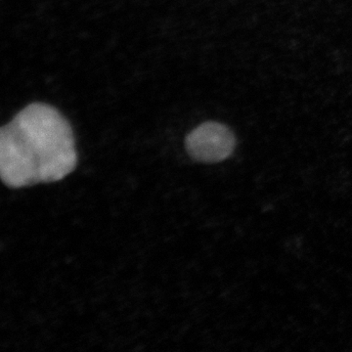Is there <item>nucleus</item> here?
Listing matches in <instances>:
<instances>
[{"label": "nucleus", "mask_w": 352, "mask_h": 352, "mask_svg": "<svg viewBox=\"0 0 352 352\" xmlns=\"http://www.w3.org/2000/svg\"><path fill=\"white\" fill-rule=\"evenodd\" d=\"M76 163L72 127L47 104H30L0 131V176L11 188L59 182Z\"/></svg>", "instance_id": "1"}, {"label": "nucleus", "mask_w": 352, "mask_h": 352, "mask_svg": "<svg viewBox=\"0 0 352 352\" xmlns=\"http://www.w3.org/2000/svg\"><path fill=\"white\" fill-rule=\"evenodd\" d=\"M236 138L229 127L208 122L196 127L186 138V149L192 159L201 163H219L231 156Z\"/></svg>", "instance_id": "2"}]
</instances>
